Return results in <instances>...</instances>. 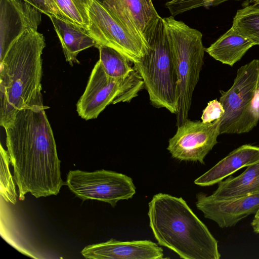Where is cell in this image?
Returning a JSON list of instances; mask_svg holds the SVG:
<instances>
[{
    "instance_id": "6da1fadb",
    "label": "cell",
    "mask_w": 259,
    "mask_h": 259,
    "mask_svg": "<svg viewBox=\"0 0 259 259\" xmlns=\"http://www.w3.org/2000/svg\"><path fill=\"white\" fill-rule=\"evenodd\" d=\"M48 108L41 104L19 110L4 128L20 200L25 199L27 193L36 198L57 195L66 185L45 111Z\"/></svg>"
},
{
    "instance_id": "7a4b0ae2",
    "label": "cell",
    "mask_w": 259,
    "mask_h": 259,
    "mask_svg": "<svg viewBox=\"0 0 259 259\" xmlns=\"http://www.w3.org/2000/svg\"><path fill=\"white\" fill-rule=\"evenodd\" d=\"M44 35L26 30L0 59V124L5 128L23 108L43 104L41 94Z\"/></svg>"
},
{
    "instance_id": "3957f363",
    "label": "cell",
    "mask_w": 259,
    "mask_h": 259,
    "mask_svg": "<svg viewBox=\"0 0 259 259\" xmlns=\"http://www.w3.org/2000/svg\"><path fill=\"white\" fill-rule=\"evenodd\" d=\"M149 226L158 243L184 259H219L218 241L182 197L154 195L148 203Z\"/></svg>"
},
{
    "instance_id": "277c9868",
    "label": "cell",
    "mask_w": 259,
    "mask_h": 259,
    "mask_svg": "<svg viewBox=\"0 0 259 259\" xmlns=\"http://www.w3.org/2000/svg\"><path fill=\"white\" fill-rule=\"evenodd\" d=\"M144 36L148 51L133 66L144 81L151 104L176 114L178 77L163 18L160 16L155 20Z\"/></svg>"
},
{
    "instance_id": "5b68a950",
    "label": "cell",
    "mask_w": 259,
    "mask_h": 259,
    "mask_svg": "<svg viewBox=\"0 0 259 259\" xmlns=\"http://www.w3.org/2000/svg\"><path fill=\"white\" fill-rule=\"evenodd\" d=\"M178 77L177 126L188 119L194 89L203 64L202 34L173 16L163 18Z\"/></svg>"
},
{
    "instance_id": "8992f818",
    "label": "cell",
    "mask_w": 259,
    "mask_h": 259,
    "mask_svg": "<svg viewBox=\"0 0 259 259\" xmlns=\"http://www.w3.org/2000/svg\"><path fill=\"white\" fill-rule=\"evenodd\" d=\"M258 76L259 60L254 59L238 69L232 87L222 92L219 101L225 112L220 122V134L247 133L256 125Z\"/></svg>"
},
{
    "instance_id": "52a82bcc",
    "label": "cell",
    "mask_w": 259,
    "mask_h": 259,
    "mask_svg": "<svg viewBox=\"0 0 259 259\" xmlns=\"http://www.w3.org/2000/svg\"><path fill=\"white\" fill-rule=\"evenodd\" d=\"M144 88V81L135 68L126 77L115 79L106 74L98 60L76 104V111L83 119H95L108 105L130 102Z\"/></svg>"
},
{
    "instance_id": "ba28073f",
    "label": "cell",
    "mask_w": 259,
    "mask_h": 259,
    "mask_svg": "<svg viewBox=\"0 0 259 259\" xmlns=\"http://www.w3.org/2000/svg\"><path fill=\"white\" fill-rule=\"evenodd\" d=\"M88 15L87 31L95 40L96 48L101 45L112 48L133 64L147 53L149 47L137 38L103 4L90 0Z\"/></svg>"
},
{
    "instance_id": "9c48e42d",
    "label": "cell",
    "mask_w": 259,
    "mask_h": 259,
    "mask_svg": "<svg viewBox=\"0 0 259 259\" xmlns=\"http://www.w3.org/2000/svg\"><path fill=\"white\" fill-rule=\"evenodd\" d=\"M65 184L83 201L99 200L108 203L113 207L119 200L132 198L136 189L131 177L105 169L93 172L70 170Z\"/></svg>"
},
{
    "instance_id": "30bf717a",
    "label": "cell",
    "mask_w": 259,
    "mask_h": 259,
    "mask_svg": "<svg viewBox=\"0 0 259 259\" xmlns=\"http://www.w3.org/2000/svg\"><path fill=\"white\" fill-rule=\"evenodd\" d=\"M221 121V118L211 123L188 119L178 127L167 149L174 158L204 164L206 156L218 143Z\"/></svg>"
},
{
    "instance_id": "8fae6325",
    "label": "cell",
    "mask_w": 259,
    "mask_h": 259,
    "mask_svg": "<svg viewBox=\"0 0 259 259\" xmlns=\"http://www.w3.org/2000/svg\"><path fill=\"white\" fill-rule=\"evenodd\" d=\"M196 206L204 217L221 228L231 227L259 209V192L233 198H219L203 192L196 195Z\"/></svg>"
},
{
    "instance_id": "7c38bea8",
    "label": "cell",
    "mask_w": 259,
    "mask_h": 259,
    "mask_svg": "<svg viewBox=\"0 0 259 259\" xmlns=\"http://www.w3.org/2000/svg\"><path fill=\"white\" fill-rule=\"evenodd\" d=\"M42 14L24 0H0V59L26 30H37Z\"/></svg>"
},
{
    "instance_id": "4fadbf2b",
    "label": "cell",
    "mask_w": 259,
    "mask_h": 259,
    "mask_svg": "<svg viewBox=\"0 0 259 259\" xmlns=\"http://www.w3.org/2000/svg\"><path fill=\"white\" fill-rule=\"evenodd\" d=\"M82 255L90 259H162L163 249L148 240L120 241L114 239L85 246Z\"/></svg>"
},
{
    "instance_id": "5bb4252c",
    "label": "cell",
    "mask_w": 259,
    "mask_h": 259,
    "mask_svg": "<svg viewBox=\"0 0 259 259\" xmlns=\"http://www.w3.org/2000/svg\"><path fill=\"white\" fill-rule=\"evenodd\" d=\"M103 4L137 38L148 46L144 33L160 17L152 0H105Z\"/></svg>"
},
{
    "instance_id": "9a60e30c",
    "label": "cell",
    "mask_w": 259,
    "mask_h": 259,
    "mask_svg": "<svg viewBox=\"0 0 259 259\" xmlns=\"http://www.w3.org/2000/svg\"><path fill=\"white\" fill-rule=\"evenodd\" d=\"M259 162V147L243 145L231 152L215 165L194 181L206 187L218 184L239 169Z\"/></svg>"
},
{
    "instance_id": "2e32d148",
    "label": "cell",
    "mask_w": 259,
    "mask_h": 259,
    "mask_svg": "<svg viewBox=\"0 0 259 259\" xmlns=\"http://www.w3.org/2000/svg\"><path fill=\"white\" fill-rule=\"evenodd\" d=\"M9 203L1 196V236L22 254L34 258H41V254L33 239Z\"/></svg>"
},
{
    "instance_id": "e0dca14e",
    "label": "cell",
    "mask_w": 259,
    "mask_h": 259,
    "mask_svg": "<svg viewBox=\"0 0 259 259\" xmlns=\"http://www.w3.org/2000/svg\"><path fill=\"white\" fill-rule=\"evenodd\" d=\"M48 16L60 40L65 59L71 66L79 63L77 56L80 52L96 47L95 40L83 27L61 17Z\"/></svg>"
},
{
    "instance_id": "ac0fdd59",
    "label": "cell",
    "mask_w": 259,
    "mask_h": 259,
    "mask_svg": "<svg viewBox=\"0 0 259 259\" xmlns=\"http://www.w3.org/2000/svg\"><path fill=\"white\" fill-rule=\"evenodd\" d=\"M254 44L232 27L205 51L215 60L233 66Z\"/></svg>"
},
{
    "instance_id": "d6986e66",
    "label": "cell",
    "mask_w": 259,
    "mask_h": 259,
    "mask_svg": "<svg viewBox=\"0 0 259 259\" xmlns=\"http://www.w3.org/2000/svg\"><path fill=\"white\" fill-rule=\"evenodd\" d=\"M211 194L219 198H233L259 192V162L247 167L239 176L229 177L218 184Z\"/></svg>"
},
{
    "instance_id": "ffe728a7",
    "label": "cell",
    "mask_w": 259,
    "mask_h": 259,
    "mask_svg": "<svg viewBox=\"0 0 259 259\" xmlns=\"http://www.w3.org/2000/svg\"><path fill=\"white\" fill-rule=\"evenodd\" d=\"M100 64L106 74L115 79L128 76L134 69L133 63L114 49L106 46L97 47Z\"/></svg>"
},
{
    "instance_id": "44dd1931",
    "label": "cell",
    "mask_w": 259,
    "mask_h": 259,
    "mask_svg": "<svg viewBox=\"0 0 259 259\" xmlns=\"http://www.w3.org/2000/svg\"><path fill=\"white\" fill-rule=\"evenodd\" d=\"M232 27L254 45H259V4L253 3L237 10Z\"/></svg>"
},
{
    "instance_id": "7402d4cb",
    "label": "cell",
    "mask_w": 259,
    "mask_h": 259,
    "mask_svg": "<svg viewBox=\"0 0 259 259\" xmlns=\"http://www.w3.org/2000/svg\"><path fill=\"white\" fill-rule=\"evenodd\" d=\"M63 18L85 29L88 28L90 0H55Z\"/></svg>"
},
{
    "instance_id": "603a6c76",
    "label": "cell",
    "mask_w": 259,
    "mask_h": 259,
    "mask_svg": "<svg viewBox=\"0 0 259 259\" xmlns=\"http://www.w3.org/2000/svg\"><path fill=\"white\" fill-rule=\"evenodd\" d=\"M0 194L8 202L15 204L17 201L15 184L10 172V158L7 150L1 144Z\"/></svg>"
},
{
    "instance_id": "cb8c5ba5",
    "label": "cell",
    "mask_w": 259,
    "mask_h": 259,
    "mask_svg": "<svg viewBox=\"0 0 259 259\" xmlns=\"http://www.w3.org/2000/svg\"><path fill=\"white\" fill-rule=\"evenodd\" d=\"M215 0H171L165 4L172 16L201 7L213 6Z\"/></svg>"
},
{
    "instance_id": "d4e9b609",
    "label": "cell",
    "mask_w": 259,
    "mask_h": 259,
    "mask_svg": "<svg viewBox=\"0 0 259 259\" xmlns=\"http://www.w3.org/2000/svg\"><path fill=\"white\" fill-rule=\"evenodd\" d=\"M225 112L224 109L220 101L215 99L209 102L203 110L201 116L202 122L211 123L222 118Z\"/></svg>"
},
{
    "instance_id": "484cf974",
    "label": "cell",
    "mask_w": 259,
    "mask_h": 259,
    "mask_svg": "<svg viewBox=\"0 0 259 259\" xmlns=\"http://www.w3.org/2000/svg\"><path fill=\"white\" fill-rule=\"evenodd\" d=\"M38 9L42 14L63 18L55 0H24Z\"/></svg>"
},
{
    "instance_id": "4316f807",
    "label": "cell",
    "mask_w": 259,
    "mask_h": 259,
    "mask_svg": "<svg viewBox=\"0 0 259 259\" xmlns=\"http://www.w3.org/2000/svg\"><path fill=\"white\" fill-rule=\"evenodd\" d=\"M253 231L255 233H259V217H254L251 223Z\"/></svg>"
},
{
    "instance_id": "83f0119b",
    "label": "cell",
    "mask_w": 259,
    "mask_h": 259,
    "mask_svg": "<svg viewBox=\"0 0 259 259\" xmlns=\"http://www.w3.org/2000/svg\"><path fill=\"white\" fill-rule=\"evenodd\" d=\"M231 0H215L213 6H215L219 5L222 3H223L225 2L229 1ZM235 1H240V0H235Z\"/></svg>"
},
{
    "instance_id": "f1b7e54d",
    "label": "cell",
    "mask_w": 259,
    "mask_h": 259,
    "mask_svg": "<svg viewBox=\"0 0 259 259\" xmlns=\"http://www.w3.org/2000/svg\"><path fill=\"white\" fill-rule=\"evenodd\" d=\"M249 2L251 3H258L259 4V0H249Z\"/></svg>"
},
{
    "instance_id": "f546056e",
    "label": "cell",
    "mask_w": 259,
    "mask_h": 259,
    "mask_svg": "<svg viewBox=\"0 0 259 259\" xmlns=\"http://www.w3.org/2000/svg\"><path fill=\"white\" fill-rule=\"evenodd\" d=\"M254 217H255V218L259 217V209L258 210V211H257L256 214H254Z\"/></svg>"
},
{
    "instance_id": "4dcf8cb0",
    "label": "cell",
    "mask_w": 259,
    "mask_h": 259,
    "mask_svg": "<svg viewBox=\"0 0 259 259\" xmlns=\"http://www.w3.org/2000/svg\"><path fill=\"white\" fill-rule=\"evenodd\" d=\"M96 1H98V2H100V3H102V4H103V3L104 2V1H105V0H96Z\"/></svg>"
},
{
    "instance_id": "1f68e13d",
    "label": "cell",
    "mask_w": 259,
    "mask_h": 259,
    "mask_svg": "<svg viewBox=\"0 0 259 259\" xmlns=\"http://www.w3.org/2000/svg\"><path fill=\"white\" fill-rule=\"evenodd\" d=\"M258 93L259 94V76H258Z\"/></svg>"
}]
</instances>
